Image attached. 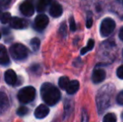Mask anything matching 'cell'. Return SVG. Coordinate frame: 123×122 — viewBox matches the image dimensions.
<instances>
[{
  "label": "cell",
  "mask_w": 123,
  "mask_h": 122,
  "mask_svg": "<svg viewBox=\"0 0 123 122\" xmlns=\"http://www.w3.org/2000/svg\"><path fill=\"white\" fill-rule=\"evenodd\" d=\"M49 113V109L48 108V106L45 105H40L36 108L35 111H34V116L37 119H43V118L46 117Z\"/></svg>",
  "instance_id": "cell-10"
},
{
  "label": "cell",
  "mask_w": 123,
  "mask_h": 122,
  "mask_svg": "<svg viewBox=\"0 0 123 122\" xmlns=\"http://www.w3.org/2000/svg\"><path fill=\"white\" fill-rule=\"evenodd\" d=\"M8 106H9V102L7 95L5 93L0 92V115L6 112Z\"/></svg>",
  "instance_id": "cell-13"
},
{
  "label": "cell",
  "mask_w": 123,
  "mask_h": 122,
  "mask_svg": "<svg viewBox=\"0 0 123 122\" xmlns=\"http://www.w3.org/2000/svg\"><path fill=\"white\" fill-rule=\"evenodd\" d=\"M81 122H88V116L86 110H82V120H81Z\"/></svg>",
  "instance_id": "cell-30"
},
{
  "label": "cell",
  "mask_w": 123,
  "mask_h": 122,
  "mask_svg": "<svg viewBox=\"0 0 123 122\" xmlns=\"http://www.w3.org/2000/svg\"><path fill=\"white\" fill-rule=\"evenodd\" d=\"M117 102L118 103L119 105H123V90L117 94Z\"/></svg>",
  "instance_id": "cell-26"
},
{
  "label": "cell",
  "mask_w": 123,
  "mask_h": 122,
  "mask_svg": "<svg viewBox=\"0 0 123 122\" xmlns=\"http://www.w3.org/2000/svg\"><path fill=\"white\" fill-rule=\"evenodd\" d=\"M103 122H117V116L114 113H108L104 116Z\"/></svg>",
  "instance_id": "cell-21"
},
{
  "label": "cell",
  "mask_w": 123,
  "mask_h": 122,
  "mask_svg": "<svg viewBox=\"0 0 123 122\" xmlns=\"http://www.w3.org/2000/svg\"><path fill=\"white\" fill-rule=\"evenodd\" d=\"M4 79L5 81L8 85H13L16 84L17 81V75L15 74V72L12 70H8L5 72L4 75Z\"/></svg>",
  "instance_id": "cell-14"
},
{
  "label": "cell",
  "mask_w": 123,
  "mask_h": 122,
  "mask_svg": "<svg viewBox=\"0 0 123 122\" xmlns=\"http://www.w3.org/2000/svg\"><path fill=\"white\" fill-rule=\"evenodd\" d=\"M62 13H63V8H62L61 5L57 2L52 3L49 8V14L54 18H58V17L61 16Z\"/></svg>",
  "instance_id": "cell-9"
},
{
  "label": "cell",
  "mask_w": 123,
  "mask_h": 122,
  "mask_svg": "<svg viewBox=\"0 0 123 122\" xmlns=\"http://www.w3.org/2000/svg\"><path fill=\"white\" fill-rule=\"evenodd\" d=\"M9 24L11 28L15 29H23L28 26V23L25 19L18 18V17L11 18L9 21Z\"/></svg>",
  "instance_id": "cell-7"
},
{
  "label": "cell",
  "mask_w": 123,
  "mask_h": 122,
  "mask_svg": "<svg viewBox=\"0 0 123 122\" xmlns=\"http://www.w3.org/2000/svg\"><path fill=\"white\" fill-rule=\"evenodd\" d=\"M39 45H40V41L38 38H34V39H32L30 41V46L33 49V50L36 51L39 49Z\"/></svg>",
  "instance_id": "cell-22"
},
{
  "label": "cell",
  "mask_w": 123,
  "mask_h": 122,
  "mask_svg": "<svg viewBox=\"0 0 123 122\" xmlns=\"http://www.w3.org/2000/svg\"><path fill=\"white\" fill-rule=\"evenodd\" d=\"M122 118H123V114H122Z\"/></svg>",
  "instance_id": "cell-33"
},
{
  "label": "cell",
  "mask_w": 123,
  "mask_h": 122,
  "mask_svg": "<svg viewBox=\"0 0 123 122\" xmlns=\"http://www.w3.org/2000/svg\"><path fill=\"white\" fill-rule=\"evenodd\" d=\"M92 81L94 84L101 83L105 79V72L102 69H97L95 70L92 74Z\"/></svg>",
  "instance_id": "cell-11"
},
{
  "label": "cell",
  "mask_w": 123,
  "mask_h": 122,
  "mask_svg": "<svg viewBox=\"0 0 123 122\" xmlns=\"http://www.w3.org/2000/svg\"><path fill=\"white\" fill-rule=\"evenodd\" d=\"M114 93L115 86L112 84H107L100 89L96 95V105L99 114H102L108 109Z\"/></svg>",
  "instance_id": "cell-1"
},
{
  "label": "cell",
  "mask_w": 123,
  "mask_h": 122,
  "mask_svg": "<svg viewBox=\"0 0 123 122\" xmlns=\"http://www.w3.org/2000/svg\"><path fill=\"white\" fill-rule=\"evenodd\" d=\"M52 0H39L37 4V10L39 12H44L46 7L50 4Z\"/></svg>",
  "instance_id": "cell-17"
},
{
  "label": "cell",
  "mask_w": 123,
  "mask_h": 122,
  "mask_svg": "<svg viewBox=\"0 0 123 122\" xmlns=\"http://www.w3.org/2000/svg\"><path fill=\"white\" fill-rule=\"evenodd\" d=\"M116 28V23L112 18H105L102 20L101 23H100V35L102 37H107L113 31L115 30Z\"/></svg>",
  "instance_id": "cell-5"
},
{
  "label": "cell",
  "mask_w": 123,
  "mask_h": 122,
  "mask_svg": "<svg viewBox=\"0 0 123 122\" xmlns=\"http://www.w3.org/2000/svg\"><path fill=\"white\" fill-rule=\"evenodd\" d=\"M20 11L24 15L28 17H30L34 14V8L32 3L29 1H25L20 5Z\"/></svg>",
  "instance_id": "cell-8"
},
{
  "label": "cell",
  "mask_w": 123,
  "mask_h": 122,
  "mask_svg": "<svg viewBox=\"0 0 123 122\" xmlns=\"http://www.w3.org/2000/svg\"><path fill=\"white\" fill-rule=\"evenodd\" d=\"M28 112H29V110H28L26 107H25V106H21V107L18 108V110H17V114H18V116H25Z\"/></svg>",
  "instance_id": "cell-23"
},
{
  "label": "cell",
  "mask_w": 123,
  "mask_h": 122,
  "mask_svg": "<svg viewBox=\"0 0 123 122\" xmlns=\"http://www.w3.org/2000/svg\"><path fill=\"white\" fill-rule=\"evenodd\" d=\"M11 19V15L9 13H2L0 12V21L2 23H7Z\"/></svg>",
  "instance_id": "cell-20"
},
{
  "label": "cell",
  "mask_w": 123,
  "mask_h": 122,
  "mask_svg": "<svg viewBox=\"0 0 123 122\" xmlns=\"http://www.w3.org/2000/svg\"><path fill=\"white\" fill-rule=\"evenodd\" d=\"M111 11L123 18V0H116L111 4Z\"/></svg>",
  "instance_id": "cell-12"
},
{
  "label": "cell",
  "mask_w": 123,
  "mask_h": 122,
  "mask_svg": "<svg viewBox=\"0 0 123 122\" xmlns=\"http://www.w3.org/2000/svg\"><path fill=\"white\" fill-rule=\"evenodd\" d=\"M43 100L49 105H55L60 99V92L58 88L50 83H44L40 89Z\"/></svg>",
  "instance_id": "cell-2"
},
{
  "label": "cell",
  "mask_w": 123,
  "mask_h": 122,
  "mask_svg": "<svg viewBox=\"0 0 123 122\" xmlns=\"http://www.w3.org/2000/svg\"><path fill=\"white\" fill-rule=\"evenodd\" d=\"M80 88V83L77 80H72V81H70L68 86L66 87L65 90H66L67 94H74V93H76L78 91Z\"/></svg>",
  "instance_id": "cell-16"
},
{
  "label": "cell",
  "mask_w": 123,
  "mask_h": 122,
  "mask_svg": "<svg viewBox=\"0 0 123 122\" xmlns=\"http://www.w3.org/2000/svg\"><path fill=\"white\" fill-rule=\"evenodd\" d=\"M9 53L14 59L21 60L25 59L28 56V49L24 44H14L10 47Z\"/></svg>",
  "instance_id": "cell-3"
},
{
  "label": "cell",
  "mask_w": 123,
  "mask_h": 122,
  "mask_svg": "<svg viewBox=\"0 0 123 122\" xmlns=\"http://www.w3.org/2000/svg\"><path fill=\"white\" fill-rule=\"evenodd\" d=\"M92 17L91 16V15H88L87 16V18H86V27H87L88 29H90L91 26H92Z\"/></svg>",
  "instance_id": "cell-27"
},
{
  "label": "cell",
  "mask_w": 123,
  "mask_h": 122,
  "mask_svg": "<svg viewBox=\"0 0 123 122\" xmlns=\"http://www.w3.org/2000/svg\"><path fill=\"white\" fill-rule=\"evenodd\" d=\"M95 46V41L93 40V39H89V41H88V44L86 46V47H84L82 49H81L80 51V54H82V55H84V54H86L87 52H89V51H91V49L94 48Z\"/></svg>",
  "instance_id": "cell-18"
},
{
  "label": "cell",
  "mask_w": 123,
  "mask_h": 122,
  "mask_svg": "<svg viewBox=\"0 0 123 122\" xmlns=\"http://www.w3.org/2000/svg\"><path fill=\"white\" fill-rule=\"evenodd\" d=\"M70 29L71 31L76 30V24H75V22H74L73 17H70Z\"/></svg>",
  "instance_id": "cell-24"
},
{
  "label": "cell",
  "mask_w": 123,
  "mask_h": 122,
  "mask_svg": "<svg viewBox=\"0 0 123 122\" xmlns=\"http://www.w3.org/2000/svg\"><path fill=\"white\" fill-rule=\"evenodd\" d=\"M69 83H70V80H69V78L66 76L60 77V80H59V86H60V88H61L62 90H65L66 87L68 86Z\"/></svg>",
  "instance_id": "cell-19"
},
{
  "label": "cell",
  "mask_w": 123,
  "mask_h": 122,
  "mask_svg": "<svg viewBox=\"0 0 123 122\" xmlns=\"http://www.w3.org/2000/svg\"><path fill=\"white\" fill-rule=\"evenodd\" d=\"M10 2H11V0H0V8H1V9L4 7L8 6L10 3Z\"/></svg>",
  "instance_id": "cell-28"
},
{
  "label": "cell",
  "mask_w": 123,
  "mask_h": 122,
  "mask_svg": "<svg viewBox=\"0 0 123 122\" xmlns=\"http://www.w3.org/2000/svg\"><path fill=\"white\" fill-rule=\"evenodd\" d=\"M36 90L34 87L27 86L21 89L18 94V99L21 103L28 104L30 103L35 97Z\"/></svg>",
  "instance_id": "cell-4"
},
{
  "label": "cell",
  "mask_w": 123,
  "mask_h": 122,
  "mask_svg": "<svg viewBox=\"0 0 123 122\" xmlns=\"http://www.w3.org/2000/svg\"><path fill=\"white\" fill-rule=\"evenodd\" d=\"M119 38H120L121 40L123 41V27L120 29V32H119Z\"/></svg>",
  "instance_id": "cell-31"
},
{
  "label": "cell",
  "mask_w": 123,
  "mask_h": 122,
  "mask_svg": "<svg viewBox=\"0 0 123 122\" xmlns=\"http://www.w3.org/2000/svg\"><path fill=\"white\" fill-rule=\"evenodd\" d=\"M0 39H1V33H0Z\"/></svg>",
  "instance_id": "cell-32"
},
{
  "label": "cell",
  "mask_w": 123,
  "mask_h": 122,
  "mask_svg": "<svg viewBox=\"0 0 123 122\" xmlns=\"http://www.w3.org/2000/svg\"><path fill=\"white\" fill-rule=\"evenodd\" d=\"M0 64L3 65H7L9 64V57L6 48L0 44Z\"/></svg>",
  "instance_id": "cell-15"
},
{
  "label": "cell",
  "mask_w": 123,
  "mask_h": 122,
  "mask_svg": "<svg viewBox=\"0 0 123 122\" xmlns=\"http://www.w3.org/2000/svg\"><path fill=\"white\" fill-rule=\"evenodd\" d=\"M117 75L119 79L123 80V65H121L120 67H118L117 70Z\"/></svg>",
  "instance_id": "cell-25"
},
{
  "label": "cell",
  "mask_w": 123,
  "mask_h": 122,
  "mask_svg": "<svg viewBox=\"0 0 123 122\" xmlns=\"http://www.w3.org/2000/svg\"><path fill=\"white\" fill-rule=\"evenodd\" d=\"M49 23V18L45 14H39L34 20V28L37 30H44Z\"/></svg>",
  "instance_id": "cell-6"
},
{
  "label": "cell",
  "mask_w": 123,
  "mask_h": 122,
  "mask_svg": "<svg viewBox=\"0 0 123 122\" xmlns=\"http://www.w3.org/2000/svg\"><path fill=\"white\" fill-rule=\"evenodd\" d=\"M60 34H62L63 36L65 35V34H66V25H65V23H62L61 26H60Z\"/></svg>",
  "instance_id": "cell-29"
}]
</instances>
